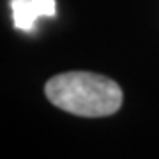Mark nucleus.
<instances>
[{"label": "nucleus", "mask_w": 159, "mask_h": 159, "mask_svg": "<svg viewBox=\"0 0 159 159\" xmlns=\"http://www.w3.org/2000/svg\"><path fill=\"white\" fill-rule=\"evenodd\" d=\"M51 104L78 117H108L122 106V90L113 80L94 73L73 71L46 81Z\"/></svg>", "instance_id": "nucleus-1"}, {"label": "nucleus", "mask_w": 159, "mask_h": 159, "mask_svg": "<svg viewBox=\"0 0 159 159\" xmlns=\"http://www.w3.org/2000/svg\"><path fill=\"white\" fill-rule=\"evenodd\" d=\"M14 27L23 32H32L41 16L53 18L57 14L55 0H11Z\"/></svg>", "instance_id": "nucleus-2"}]
</instances>
